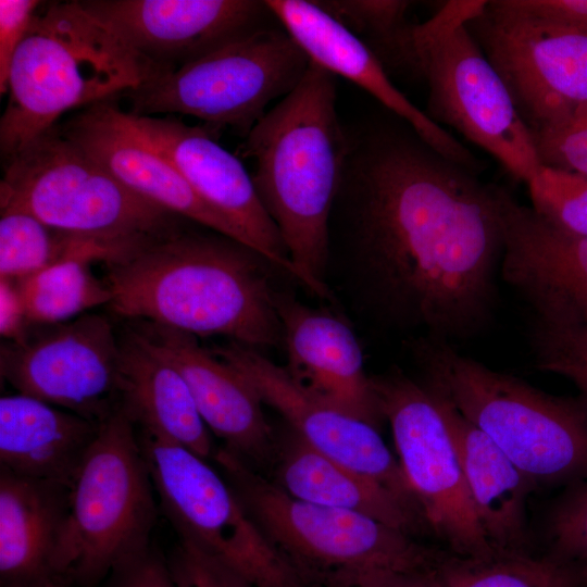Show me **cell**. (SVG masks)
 I'll return each instance as SVG.
<instances>
[{"label":"cell","mask_w":587,"mask_h":587,"mask_svg":"<svg viewBox=\"0 0 587 587\" xmlns=\"http://www.w3.org/2000/svg\"><path fill=\"white\" fill-rule=\"evenodd\" d=\"M502 279L532 316L587 324V237L564 232L498 188Z\"/></svg>","instance_id":"ac0fdd59"},{"label":"cell","mask_w":587,"mask_h":587,"mask_svg":"<svg viewBox=\"0 0 587 587\" xmlns=\"http://www.w3.org/2000/svg\"><path fill=\"white\" fill-rule=\"evenodd\" d=\"M168 565L178 587H253L230 566L185 541Z\"/></svg>","instance_id":"e575fe53"},{"label":"cell","mask_w":587,"mask_h":587,"mask_svg":"<svg viewBox=\"0 0 587 587\" xmlns=\"http://www.w3.org/2000/svg\"><path fill=\"white\" fill-rule=\"evenodd\" d=\"M58 127L64 137L134 192L179 217L245 245L239 232L132 127L125 111L113 101L89 105Z\"/></svg>","instance_id":"44dd1931"},{"label":"cell","mask_w":587,"mask_h":587,"mask_svg":"<svg viewBox=\"0 0 587 587\" xmlns=\"http://www.w3.org/2000/svg\"><path fill=\"white\" fill-rule=\"evenodd\" d=\"M118 344L120 408L135 427L212 460L211 432L179 371L135 328Z\"/></svg>","instance_id":"cb8c5ba5"},{"label":"cell","mask_w":587,"mask_h":587,"mask_svg":"<svg viewBox=\"0 0 587 587\" xmlns=\"http://www.w3.org/2000/svg\"><path fill=\"white\" fill-rule=\"evenodd\" d=\"M529 342L539 371L569 379L587 397V324L532 316Z\"/></svg>","instance_id":"1f68e13d"},{"label":"cell","mask_w":587,"mask_h":587,"mask_svg":"<svg viewBox=\"0 0 587 587\" xmlns=\"http://www.w3.org/2000/svg\"><path fill=\"white\" fill-rule=\"evenodd\" d=\"M105 587H178L170 565L151 548L115 569Z\"/></svg>","instance_id":"74e56055"},{"label":"cell","mask_w":587,"mask_h":587,"mask_svg":"<svg viewBox=\"0 0 587 587\" xmlns=\"http://www.w3.org/2000/svg\"><path fill=\"white\" fill-rule=\"evenodd\" d=\"M267 264L234 239L179 226L104 264L108 307L124 319L196 337L225 336L259 351L277 347L283 333Z\"/></svg>","instance_id":"7a4b0ae2"},{"label":"cell","mask_w":587,"mask_h":587,"mask_svg":"<svg viewBox=\"0 0 587 587\" xmlns=\"http://www.w3.org/2000/svg\"><path fill=\"white\" fill-rule=\"evenodd\" d=\"M467 29L505 84L532 137L587 110V32L486 1Z\"/></svg>","instance_id":"4fadbf2b"},{"label":"cell","mask_w":587,"mask_h":587,"mask_svg":"<svg viewBox=\"0 0 587 587\" xmlns=\"http://www.w3.org/2000/svg\"><path fill=\"white\" fill-rule=\"evenodd\" d=\"M38 0H0V93L7 92L10 67L18 47L27 36Z\"/></svg>","instance_id":"8d00e7d4"},{"label":"cell","mask_w":587,"mask_h":587,"mask_svg":"<svg viewBox=\"0 0 587 587\" xmlns=\"http://www.w3.org/2000/svg\"><path fill=\"white\" fill-rule=\"evenodd\" d=\"M310 59L282 27H262L122 97L135 115L186 114L248 134L275 99L302 79Z\"/></svg>","instance_id":"30bf717a"},{"label":"cell","mask_w":587,"mask_h":587,"mask_svg":"<svg viewBox=\"0 0 587 587\" xmlns=\"http://www.w3.org/2000/svg\"><path fill=\"white\" fill-rule=\"evenodd\" d=\"M324 11L352 33L365 36L370 49L388 70L415 76L414 23L407 20L410 1L402 0H321Z\"/></svg>","instance_id":"4dcf8cb0"},{"label":"cell","mask_w":587,"mask_h":587,"mask_svg":"<svg viewBox=\"0 0 587 587\" xmlns=\"http://www.w3.org/2000/svg\"><path fill=\"white\" fill-rule=\"evenodd\" d=\"M65 587H74V586H65Z\"/></svg>","instance_id":"7bdbcfd3"},{"label":"cell","mask_w":587,"mask_h":587,"mask_svg":"<svg viewBox=\"0 0 587 587\" xmlns=\"http://www.w3.org/2000/svg\"><path fill=\"white\" fill-rule=\"evenodd\" d=\"M438 562L412 569L376 571L361 578L355 587H446Z\"/></svg>","instance_id":"60d3db41"},{"label":"cell","mask_w":587,"mask_h":587,"mask_svg":"<svg viewBox=\"0 0 587 587\" xmlns=\"http://www.w3.org/2000/svg\"><path fill=\"white\" fill-rule=\"evenodd\" d=\"M341 186L353 275L370 312L388 327L450 344L485 330L503 250L499 186L410 127L367 136L349 153Z\"/></svg>","instance_id":"6da1fadb"},{"label":"cell","mask_w":587,"mask_h":587,"mask_svg":"<svg viewBox=\"0 0 587 587\" xmlns=\"http://www.w3.org/2000/svg\"><path fill=\"white\" fill-rule=\"evenodd\" d=\"M101 423L24 394L2 396L0 467L71 486Z\"/></svg>","instance_id":"4316f807"},{"label":"cell","mask_w":587,"mask_h":587,"mask_svg":"<svg viewBox=\"0 0 587 587\" xmlns=\"http://www.w3.org/2000/svg\"><path fill=\"white\" fill-rule=\"evenodd\" d=\"M270 472L279 488L299 500L365 514L413 537L430 533L419 504L324 455L290 428L278 437Z\"/></svg>","instance_id":"d4e9b609"},{"label":"cell","mask_w":587,"mask_h":587,"mask_svg":"<svg viewBox=\"0 0 587 587\" xmlns=\"http://www.w3.org/2000/svg\"><path fill=\"white\" fill-rule=\"evenodd\" d=\"M154 76L153 66L79 1L41 5L10 67L1 154L13 155L65 112L122 97Z\"/></svg>","instance_id":"5b68a950"},{"label":"cell","mask_w":587,"mask_h":587,"mask_svg":"<svg viewBox=\"0 0 587 587\" xmlns=\"http://www.w3.org/2000/svg\"><path fill=\"white\" fill-rule=\"evenodd\" d=\"M532 209L551 225L587 237V175L541 164L527 183Z\"/></svg>","instance_id":"d6a6232c"},{"label":"cell","mask_w":587,"mask_h":587,"mask_svg":"<svg viewBox=\"0 0 587 587\" xmlns=\"http://www.w3.org/2000/svg\"><path fill=\"white\" fill-rule=\"evenodd\" d=\"M0 347L1 377L20 394L96 422L120 408V344L111 322L86 313Z\"/></svg>","instance_id":"5bb4252c"},{"label":"cell","mask_w":587,"mask_h":587,"mask_svg":"<svg viewBox=\"0 0 587 587\" xmlns=\"http://www.w3.org/2000/svg\"><path fill=\"white\" fill-rule=\"evenodd\" d=\"M548 554L566 562L587 558V478L570 485L547 519Z\"/></svg>","instance_id":"836d02e7"},{"label":"cell","mask_w":587,"mask_h":587,"mask_svg":"<svg viewBox=\"0 0 587 587\" xmlns=\"http://www.w3.org/2000/svg\"><path fill=\"white\" fill-rule=\"evenodd\" d=\"M286 372L328 403L378 428L383 423L372 376L351 327L335 314L275 291Z\"/></svg>","instance_id":"7402d4cb"},{"label":"cell","mask_w":587,"mask_h":587,"mask_svg":"<svg viewBox=\"0 0 587 587\" xmlns=\"http://www.w3.org/2000/svg\"><path fill=\"white\" fill-rule=\"evenodd\" d=\"M332 73L310 61L296 88L246 135L255 191L276 225L296 279L320 298L326 282L330 216L351 146L336 110Z\"/></svg>","instance_id":"3957f363"},{"label":"cell","mask_w":587,"mask_h":587,"mask_svg":"<svg viewBox=\"0 0 587 587\" xmlns=\"http://www.w3.org/2000/svg\"><path fill=\"white\" fill-rule=\"evenodd\" d=\"M485 3L447 1L415 24V76L427 84V115L434 122L451 126L527 184L541 166L533 137L466 25Z\"/></svg>","instance_id":"9c48e42d"},{"label":"cell","mask_w":587,"mask_h":587,"mask_svg":"<svg viewBox=\"0 0 587 587\" xmlns=\"http://www.w3.org/2000/svg\"><path fill=\"white\" fill-rule=\"evenodd\" d=\"M578 566L584 586L587 587V558L582 561L575 562Z\"/></svg>","instance_id":"b9f144b4"},{"label":"cell","mask_w":587,"mask_h":587,"mask_svg":"<svg viewBox=\"0 0 587 587\" xmlns=\"http://www.w3.org/2000/svg\"><path fill=\"white\" fill-rule=\"evenodd\" d=\"M70 486L0 467L1 587H65L61 552Z\"/></svg>","instance_id":"603a6c76"},{"label":"cell","mask_w":587,"mask_h":587,"mask_svg":"<svg viewBox=\"0 0 587 587\" xmlns=\"http://www.w3.org/2000/svg\"><path fill=\"white\" fill-rule=\"evenodd\" d=\"M4 161L1 205L24 209L59 232L108 243L118 254L185 220L134 192L58 125Z\"/></svg>","instance_id":"52a82bcc"},{"label":"cell","mask_w":587,"mask_h":587,"mask_svg":"<svg viewBox=\"0 0 587 587\" xmlns=\"http://www.w3.org/2000/svg\"><path fill=\"white\" fill-rule=\"evenodd\" d=\"M432 395L452 436L476 516L491 548L496 553H528L526 503L538 484L482 430Z\"/></svg>","instance_id":"484cf974"},{"label":"cell","mask_w":587,"mask_h":587,"mask_svg":"<svg viewBox=\"0 0 587 587\" xmlns=\"http://www.w3.org/2000/svg\"><path fill=\"white\" fill-rule=\"evenodd\" d=\"M384 420L391 428L401 469L430 533L452 554L490 559L462 465L439 404L420 382L399 370L372 376Z\"/></svg>","instance_id":"7c38bea8"},{"label":"cell","mask_w":587,"mask_h":587,"mask_svg":"<svg viewBox=\"0 0 587 587\" xmlns=\"http://www.w3.org/2000/svg\"><path fill=\"white\" fill-rule=\"evenodd\" d=\"M138 436L159 505L180 541L217 558L253 587H313L207 459L178 444Z\"/></svg>","instance_id":"8fae6325"},{"label":"cell","mask_w":587,"mask_h":587,"mask_svg":"<svg viewBox=\"0 0 587 587\" xmlns=\"http://www.w3.org/2000/svg\"><path fill=\"white\" fill-rule=\"evenodd\" d=\"M82 7L148 61L157 76L259 28L273 16L255 0H83Z\"/></svg>","instance_id":"2e32d148"},{"label":"cell","mask_w":587,"mask_h":587,"mask_svg":"<svg viewBox=\"0 0 587 587\" xmlns=\"http://www.w3.org/2000/svg\"><path fill=\"white\" fill-rule=\"evenodd\" d=\"M421 383L490 438L538 486L587 478V397L555 396L459 353L450 342H410Z\"/></svg>","instance_id":"277c9868"},{"label":"cell","mask_w":587,"mask_h":587,"mask_svg":"<svg viewBox=\"0 0 587 587\" xmlns=\"http://www.w3.org/2000/svg\"><path fill=\"white\" fill-rule=\"evenodd\" d=\"M91 262L70 259L14 280L32 324L57 325L95 307L108 305L111 290L90 270Z\"/></svg>","instance_id":"f546056e"},{"label":"cell","mask_w":587,"mask_h":587,"mask_svg":"<svg viewBox=\"0 0 587 587\" xmlns=\"http://www.w3.org/2000/svg\"><path fill=\"white\" fill-rule=\"evenodd\" d=\"M212 460L247 514L313 587H355L376 571L436 564L446 551L365 514L294 498L224 447Z\"/></svg>","instance_id":"8992f818"},{"label":"cell","mask_w":587,"mask_h":587,"mask_svg":"<svg viewBox=\"0 0 587 587\" xmlns=\"http://www.w3.org/2000/svg\"><path fill=\"white\" fill-rule=\"evenodd\" d=\"M157 495L136 427L118 408L99 433L70 486L61 552L64 582L96 587L150 548Z\"/></svg>","instance_id":"ba28073f"},{"label":"cell","mask_w":587,"mask_h":587,"mask_svg":"<svg viewBox=\"0 0 587 587\" xmlns=\"http://www.w3.org/2000/svg\"><path fill=\"white\" fill-rule=\"evenodd\" d=\"M265 3L311 62L367 91L444 157L474 173L480 171L482 162L465 146L394 85L370 47L315 1L266 0Z\"/></svg>","instance_id":"ffe728a7"},{"label":"cell","mask_w":587,"mask_h":587,"mask_svg":"<svg viewBox=\"0 0 587 587\" xmlns=\"http://www.w3.org/2000/svg\"><path fill=\"white\" fill-rule=\"evenodd\" d=\"M501 2L516 13L587 32V0H501Z\"/></svg>","instance_id":"f35d334b"},{"label":"cell","mask_w":587,"mask_h":587,"mask_svg":"<svg viewBox=\"0 0 587 587\" xmlns=\"http://www.w3.org/2000/svg\"><path fill=\"white\" fill-rule=\"evenodd\" d=\"M137 322L135 329L179 371L203 422L223 440V447L260 473L271 471L278 437L249 383L212 350L202 347L196 336Z\"/></svg>","instance_id":"d6986e66"},{"label":"cell","mask_w":587,"mask_h":587,"mask_svg":"<svg viewBox=\"0 0 587 587\" xmlns=\"http://www.w3.org/2000/svg\"><path fill=\"white\" fill-rule=\"evenodd\" d=\"M533 140L541 164L587 175V110Z\"/></svg>","instance_id":"d590c367"},{"label":"cell","mask_w":587,"mask_h":587,"mask_svg":"<svg viewBox=\"0 0 587 587\" xmlns=\"http://www.w3.org/2000/svg\"><path fill=\"white\" fill-rule=\"evenodd\" d=\"M0 208V278L20 280L70 259L104 264L114 254L110 245L59 232L24 209Z\"/></svg>","instance_id":"83f0119b"},{"label":"cell","mask_w":587,"mask_h":587,"mask_svg":"<svg viewBox=\"0 0 587 587\" xmlns=\"http://www.w3.org/2000/svg\"><path fill=\"white\" fill-rule=\"evenodd\" d=\"M30 322L16 282L0 278V335L9 342H23Z\"/></svg>","instance_id":"ab89813d"},{"label":"cell","mask_w":587,"mask_h":587,"mask_svg":"<svg viewBox=\"0 0 587 587\" xmlns=\"http://www.w3.org/2000/svg\"><path fill=\"white\" fill-rule=\"evenodd\" d=\"M127 122L177 168L191 188L241 235L243 243L296 278L279 232L265 211L241 161L204 128L171 114L135 115Z\"/></svg>","instance_id":"e0dca14e"},{"label":"cell","mask_w":587,"mask_h":587,"mask_svg":"<svg viewBox=\"0 0 587 587\" xmlns=\"http://www.w3.org/2000/svg\"><path fill=\"white\" fill-rule=\"evenodd\" d=\"M212 352L233 366L262 403L276 410L309 446L421 507L378 428L312 394L257 349L230 341Z\"/></svg>","instance_id":"9a60e30c"},{"label":"cell","mask_w":587,"mask_h":587,"mask_svg":"<svg viewBox=\"0 0 587 587\" xmlns=\"http://www.w3.org/2000/svg\"><path fill=\"white\" fill-rule=\"evenodd\" d=\"M438 570L446 587H585L575 562L550 554L496 553L480 560L446 550Z\"/></svg>","instance_id":"f1b7e54d"}]
</instances>
